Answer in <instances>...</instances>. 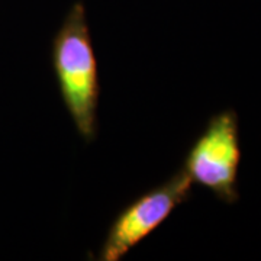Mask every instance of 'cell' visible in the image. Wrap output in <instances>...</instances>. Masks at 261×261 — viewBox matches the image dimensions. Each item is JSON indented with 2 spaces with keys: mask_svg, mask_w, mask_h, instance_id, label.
<instances>
[{
  "mask_svg": "<svg viewBox=\"0 0 261 261\" xmlns=\"http://www.w3.org/2000/svg\"><path fill=\"white\" fill-rule=\"evenodd\" d=\"M193 183L180 168L155 189L125 206L108 229L97 254L99 261H119L163 225L178 206L185 203Z\"/></svg>",
  "mask_w": 261,
  "mask_h": 261,
  "instance_id": "cell-3",
  "label": "cell"
},
{
  "mask_svg": "<svg viewBox=\"0 0 261 261\" xmlns=\"http://www.w3.org/2000/svg\"><path fill=\"white\" fill-rule=\"evenodd\" d=\"M240 163L238 116L228 109L216 113L207 122L189 149L181 170L193 185L205 187L226 203H233L238 199Z\"/></svg>",
  "mask_w": 261,
  "mask_h": 261,
  "instance_id": "cell-2",
  "label": "cell"
},
{
  "mask_svg": "<svg viewBox=\"0 0 261 261\" xmlns=\"http://www.w3.org/2000/svg\"><path fill=\"white\" fill-rule=\"evenodd\" d=\"M51 57L65 109L79 135L90 142L97 135L100 83L92 32L82 2L71 6L57 31Z\"/></svg>",
  "mask_w": 261,
  "mask_h": 261,
  "instance_id": "cell-1",
  "label": "cell"
}]
</instances>
